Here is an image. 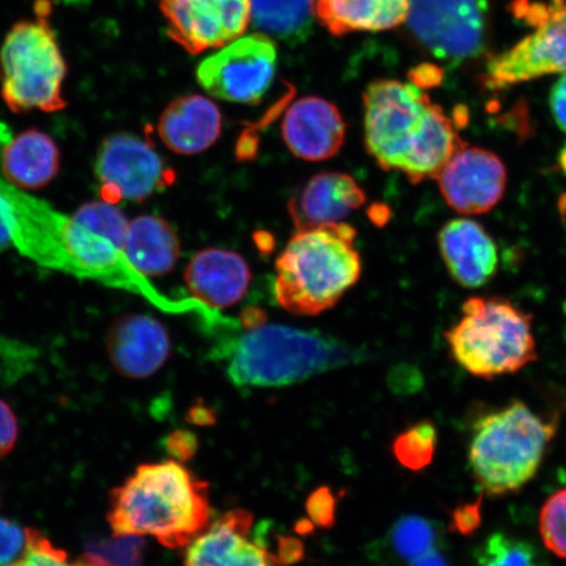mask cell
Returning <instances> with one entry per match:
<instances>
[{"mask_svg":"<svg viewBox=\"0 0 566 566\" xmlns=\"http://www.w3.org/2000/svg\"><path fill=\"white\" fill-rule=\"evenodd\" d=\"M0 217L9 229L12 244L35 264L125 290L142 296L163 313L193 314L208 332L228 322V317L195 298L174 300L160 293L132 265L123 248L84 228L74 217L20 192L3 179H0Z\"/></svg>","mask_w":566,"mask_h":566,"instance_id":"cell-1","label":"cell"},{"mask_svg":"<svg viewBox=\"0 0 566 566\" xmlns=\"http://www.w3.org/2000/svg\"><path fill=\"white\" fill-rule=\"evenodd\" d=\"M208 481L179 463L142 464L111 493L108 522L115 535H150L161 546H189L210 525Z\"/></svg>","mask_w":566,"mask_h":566,"instance_id":"cell-2","label":"cell"},{"mask_svg":"<svg viewBox=\"0 0 566 566\" xmlns=\"http://www.w3.org/2000/svg\"><path fill=\"white\" fill-rule=\"evenodd\" d=\"M216 357L239 388L282 387L314 375L364 363L366 354L334 337L287 325H260L221 339Z\"/></svg>","mask_w":566,"mask_h":566,"instance_id":"cell-3","label":"cell"},{"mask_svg":"<svg viewBox=\"0 0 566 566\" xmlns=\"http://www.w3.org/2000/svg\"><path fill=\"white\" fill-rule=\"evenodd\" d=\"M356 233L343 222L295 230L275 261L274 296L280 306L304 316L334 307L363 273Z\"/></svg>","mask_w":566,"mask_h":566,"instance_id":"cell-4","label":"cell"},{"mask_svg":"<svg viewBox=\"0 0 566 566\" xmlns=\"http://www.w3.org/2000/svg\"><path fill=\"white\" fill-rule=\"evenodd\" d=\"M557 430L525 402L513 400L473 424L469 462L473 478L486 494L518 492L539 471Z\"/></svg>","mask_w":566,"mask_h":566,"instance_id":"cell-5","label":"cell"},{"mask_svg":"<svg viewBox=\"0 0 566 566\" xmlns=\"http://www.w3.org/2000/svg\"><path fill=\"white\" fill-rule=\"evenodd\" d=\"M462 317L444 334L452 358L476 378L518 373L537 359L533 315L511 301L472 296Z\"/></svg>","mask_w":566,"mask_h":566,"instance_id":"cell-6","label":"cell"},{"mask_svg":"<svg viewBox=\"0 0 566 566\" xmlns=\"http://www.w3.org/2000/svg\"><path fill=\"white\" fill-rule=\"evenodd\" d=\"M45 2L34 20L20 21L0 51V95L12 112H59L65 108L66 62L48 21Z\"/></svg>","mask_w":566,"mask_h":566,"instance_id":"cell-7","label":"cell"},{"mask_svg":"<svg viewBox=\"0 0 566 566\" xmlns=\"http://www.w3.org/2000/svg\"><path fill=\"white\" fill-rule=\"evenodd\" d=\"M512 11L534 32L509 51L491 56L484 70V87L501 91L537 77L566 74V7L515 0Z\"/></svg>","mask_w":566,"mask_h":566,"instance_id":"cell-8","label":"cell"},{"mask_svg":"<svg viewBox=\"0 0 566 566\" xmlns=\"http://www.w3.org/2000/svg\"><path fill=\"white\" fill-rule=\"evenodd\" d=\"M433 105L427 92L413 83L379 80L364 95L367 153L385 171H399L420 137Z\"/></svg>","mask_w":566,"mask_h":566,"instance_id":"cell-9","label":"cell"},{"mask_svg":"<svg viewBox=\"0 0 566 566\" xmlns=\"http://www.w3.org/2000/svg\"><path fill=\"white\" fill-rule=\"evenodd\" d=\"M407 24L436 59L460 65L486 51L488 0H409Z\"/></svg>","mask_w":566,"mask_h":566,"instance_id":"cell-10","label":"cell"},{"mask_svg":"<svg viewBox=\"0 0 566 566\" xmlns=\"http://www.w3.org/2000/svg\"><path fill=\"white\" fill-rule=\"evenodd\" d=\"M275 69L277 49L266 34L256 33L208 56L197 69V80L219 101L258 104L271 88Z\"/></svg>","mask_w":566,"mask_h":566,"instance_id":"cell-11","label":"cell"},{"mask_svg":"<svg viewBox=\"0 0 566 566\" xmlns=\"http://www.w3.org/2000/svg\"><path fill=\"white\" fill-rule=\"evenodd\" d=\"M95 175L103 201L115 205L145 201L175 181V172L154 147L129 133L103 140L96 153Z\"/></svg>","mask_w":566,"mask_h":566,"instance_id":"cell-12","label":"cell"},{"mask_svg":"<svg viewBox=\"0 0 566 566\" xmlns=\"http://www.w3.org/2000/svg\"><path fill=\"white\" fill-rule=\"evenodd\" d=\"M167 32L190 54L237 41L251 21L250 0H159Z\"/></svg>","mask_w":566,"mask_h":566,"instance_id":"cell-13","label":"cell"},{"mask_svg":"<svg viewBox=\"0 0 566 566\" xmlns=\"http://www.w3.org/2000/svg\"><path fill=\"white\" fill-rule=\"evenodd\" d=\"M437 180L451 209L464 216H480L497 207L504 197L507 171L497 154L465 145Z\"/></svg>","mask_w":566,"mask_h":566,"instance_id":"cell-14","label":"cell"},{"mask_svg":"<svg viewBox=\"0 0 566 566\" xmlns=\"http://www.w3.org/2000/svg\"><path fill=\"white\" fill-rule=\"evenodd\" d=\"M106 352L124 377L144 379L166 364L171 338L165 325L150 315H124L117 318L106 336Z\"/></svg>","mask_w":566,"mask_h":566,"instance_id":"cell-15","label":"cell"},{"mask_svg":"<svg viewBox=\"0 0 566 566\" xmlns=\"http://www.w3.org/2000/svg\"><path fill=\"white\" fill-rule=\"evenodd\" d=\"M252 523L244 509L223 514L189 544L186 566H281L263 543L248 539Z\"/></svg>","mask_w":566,"mask_h":566,"instance_id":"cell-16","label":"cell"},{"mask_svg":"<svg viewBox=\"0 0 566 566\" xmlns=\"http://www.w3.org/2000/svg\"><path fill=\"white\" fill-rule=\"evenodd\" d=\"M282 137L296 158L324 161L342 150L346 125L337 106L322 97L295 102L283 117Z\"/></svg>","mask_w":566,"mask_h":566,"instance_id":"cell-17","label":"cell"},{"mask_svg":"<svg viewBox=\"0 0 566 566\" xmlns=\"http://www.w3.org/2000/svg\"><path fill=\"white\" fill-rule=\"evenodd\" d=\"M441 256L460 286L486 285L499 269V251L488 231L471 219H454L438 233Z\"/></svg>","mask_w":566,"mask_h":566,"instance_id":"cell-18","label":"cell"},{"mask_svg":"<svg viewBox=\"0 0 566 566\" xmlns=\"http://www.w3.org/2000/svg\"><path fill=\"white\" fill-rule=\"evenodd\" d=\"M184 279L192 298L218 310L235 306L244 298L252 272L239 253L208 248L190 260Z\"/></svg>","mask_w":566,"mask_h":566,"instance_id":"cell-19","label":"cell"},{"mask_svg":"<svg viewBox=\"0 0 566 566\" xmlns=\"http://www.w3.org/2000/svg\"><path fill=\"white\" fill-rule=\"evenodd\" d=\"M366 201L364 189L350 175L318 174L289 202L295 230L342 222Z\"/></svg>","mask_w":566,"mask_h":566,"instance_id":"cell-20","label":"cell"},{"mask_svg":"<svg viewBox=\"0 0 566 566\" xmlns=\"http://www.w3.org/2000/svg\"><path fill=\"white\" fill-rule=\"evenodd\" d=\"M222 127V112L216 103L202 95H188L176 98L161 113L158 134L169 150L190 157L214 145Z\"/></svg>","mask_w":566,"mask_h":566,"instance_id":"cell-21","label":"cell"},{"mask_svg":"<svg viewBox=\"0 0 566 566\" xmlns=\"http://www.w3.org/2000/svg\"><path fill=\"white\" fill-rule=\"evenodd\" d=\"M2 147L0 171L18 189L44 188L59 175L61 154L45 133L27 130L11 137Z\"/></svg>","mask_w":566,"mask_h":566,"instance_id":"cell-22","label":"cell"},{"mask_svg":"<svg viewBox=\"0 0 566 566\" xmlns=\"http://www.w3.org/2000/svg\"><path fill=\"white\" fill-rule=\"evenodd\" d=\"M314 15L336 38L405 24L409 0H313Z\"/></svg>","mask_w":566,"mask_h":566,"instance_id":"cell-23","label":"cell"},{"mask_svg":"<svg viewBox=\"0 0 566 566\" xmlns=\"http://www.w3.org/2000/svg\"><path fill=\"white\" fill-rule=\"evenodd\" d=\"M458 127L442 106L433 103L420 137L410 148L400 172L413 184L438 179L450 159L467 145L460 138Z\"/></svg>","mask_w":566,"mask_h":566,"instance_id":"cell-24","label":"cell"},{"mask_svg":"<svg viewBox=\"0 0 566 566\" xmlns=\"http://www.w3.org/2000/svg\"><path fill=\"white\" fill-rule=\"evenodd\" d=\"M124 253L145 277H157L175 268L180 258V240L166 219L142 216L127 224Z\"/></svg>","mask_w":566,"mask_h":566,"instance_id":"cell-25","label":"cell"},{"mask_svg":"<svg viewBox=\"0 0 566 566\" xmlns=\"http://www.w3.org/2000/svg\"><path fill=\"white\" fill-rule=\"evenodd\" d=\"M254 27L289 45L306 41L313 28V0H250Z\"/></svg>","mask_w":566,"mask_h":566,"instance_id":"cell-26","label":"cell"},{"mask_svg":"<svg viewBox=\"0 0 566 566\" xmlns=\"http://www.w3.org/2000/svg\"><path fill=\"white\" fill-rule=\"evenodd\" d=\"M387 543L396 557L410 563L437 548L438 530L424 516L406 515L389 530Z\"/></svg>","mask_w":566,"mask_h":566,"instance_id":"cell-27","label":"cell"},{"mask_svg":"<svg viewBox=\"0 0 566 566\" xmlns=\"http://www.w3.org/2000/svg\"><path fill=\"white\" fill-rule=\"evenodd\" d=\"M475 556V566H548L533 543L504 533L488 537Z\"/></svg>","mask_w":566,"mask_h":566,"instance_id":"cell-28","label":"cell"},{"mask_svg":"<svg viewBox=\"0 0 566 566\" xmlns=\"http://www.w3.org/2000/svg\"><path fill=\"white\" fill-rule=\"evenodd\" d=\"M438 431L431 421H421L395 438L392 452L401 465L410 471H421L433 462Z\"/></svg>","mask_w":566,"mask_h":566,"instance_id":"cell-29","label":"cell"},{"mask_svg":"<svg viewBox=\"0 0 566 566\" xmlns=\"http://www.w3.org/2000/svg\"><path fill=\"white\" fill-rule=\"evenodd\" d=\"M146 542L138 535H115L90 544L84 563L91 566H144Z\"/></svg>","mask_w":566,"mask_h":566,"instance_id":"cell-30","label":"cell"},{"mask_svg":"<svg viewBox=\"0 0 566 566\" xmlns=\"http://www.w3.org/2000/svg\"><path fill=\"white\" fill-rule=\"evenodd\" d=\"M84 228L94 231L97 235L111 240L124 251V239L127 230L126 217L115 203L95 201L83 205L73 216Z\"/></svg>","mask_w":566,"mask_h":566,"instance_id":"cell-31","label":"cell"},{"mask_svg":"<svg viewBox=\"0 0 566 566\" xmlns=\"http://www.w3.org/2000/svg\"><path fill=\"white\" fill-rule=\"evenodd\" d=\"M539 530L544 546L552 554L566 558V488L552 494L543 505Z\"/></svg>","mask_w":566,"mask_h":566,"instance_id":"cell-32","label":"cell"},{"mask_svg":"<svg viewBox=\"0 0 566 566\" xmlns=\"http://www.w3.org/2000/svg\"><path fill=\"white\" fill-rule=\"evenodd\" d=\"M40 533L0 518V566H17L30 554Z\"/></svg>","mask_w":566,"mask_h":566,"instance_id":"cell-33","label":"cell"},{"mask_svg":"<svg viewBox=\"0 0 566 566\" xmlns=\"http://www.w3.org/2000/svg\"><path fill=\"white\" fill-rule=\"evenodd\" d=\"M336 497L328 486H321L306 502V511L311 522L322 528L334 527L336 522Z\"/></svg>","mask_w":566,"mask_h":566,"instance_id":"cell-34","label":"cell"},{"mask_svg":"<svg viewBox=\"0 0 566 566\" xmlns=\"http://www.w3.org/2000/svg\"><path fill=\"white\" fill-rule=\"evenodd\" d=\"M17 566H91L86 563L71 565L65 552L52 546L45 536L39 534L30 554Z\"/></svg>","mask_w":566,"mask_h":566,"instance_id":"cell-35","label":"cell"},{"mask_svg":"<svg viewBox=\"0 0 566 566\" xmlns=\"http://www.w3.org/2000/svg\"><path fill=\"white\" fill-rule=\"evenodd\" d=\"M198 437L190 430H175L165 441V448L169 455L179 460V462H188L198 451Z\"/></svg>","mask_w":566,"mask_h":566,"instance_id":"cell-36","label":"cell"},{"mask_svg":"<svg viewBox=\"0 0 566 566\" xmlns=\"http://www.w3.org/2000/svg\"><path fill=\"white\" fill-rule=\"evenodd\" d=\"M19 427L15 415L7 402L0 400V459L13 449L18 441Z\"/></svg>","mask_w":566,"mask_h":566,"instance_id":"cell-37","label":"cell"},{"mask_svg":"<svg viewBox=\"0 0 566 566\" xmlns=\"http://www.w3.org/2000/svg\"><path fill=\"white\" fill-rule=\"evenodd\" d=\"M549 108L558 127L566 134V74L549 92Z\"/></svg>","mask_w":566,"mask_h":566,"instance_id":"cell-38","label":"cell"},{"mask_svg":"<svg viewBox=\"0 0 566 566\" xmlns=\"http://www.w3.org/2000/svg\"><path fill=\"white\" fill-rule=\"evenodd\" d=\"M277 562L281 566H292L304 557V544L294 536H280Z\"/></svg>","mask_w":566,"mask_h":566,"instance_id":"cell-39","label":"cell"},{"mask_svg":"<svg viewBox=\"0 0 566 566\" xmlns=\"http://www.w3.org/2000/svg\"><path fill=\"white\" fill-rule=\"evenodd\" d=\"M481 522L480 501L476 504L464 505L454 513V527L460 534L473 533Z\"/></svg>","mask_w":566,"mask_h":566,"instance_id":"cell-40","label":"cell"},{"mask_svg":"<svg viewBox=\"0 0 566 566\" xmlns=\"http://www.w3.org/2000/svg\"><path fill=\"white\" fill-rule=\"evenodd\" d=\"M442 80V71L436 66H419L410 73V83L423 88L434 87Z\"/></svg>","mask_w":566,"mask_h":566,"instance_id":"cell-41","label":"cell"},{"mask_svg":"<svg viewBox=\"0 0 566 566\" xmlns=\"http://www.w3.org/2000/svg\"><path fill=\"white\" fill-rule=\"evenodd\" d=\"M187 421L197 427H210L217 422V413L203 405V401H197L195 406L190 407L187 413Z\"/></svg>","mask_w":566,"mask_h":566,"instance_id":"cell-42","label":"cell"},{"mask_svg":"<svg viewBox=\"0 0 566 566\" xmlns=\"http://www.w3.org/2000/svg\"><path fill=\"white\" fill-rule=\"evenodd\" d=\"M409 566H450L449 562L446 560V557L441 554L440 551L431 549L428 554H424L420 557L415 558L413 562H410Z\"/></svg>","mask_w":566,"mask_h":566,"instance_id":"cell-43","label":"cell"},{"mask_svg":"<svg viewBox=\"0 0 566 566\" xmlns=\"http://www.w3.org/2000/svg\"><path fill=\"white\" fill-rule=\"evenodd\" d=\"M240 324H242V328L245 331L260 327V325L265 324V316L263 311L258 308H250L245 311L242 316V321H240Z\"/></svg>","mask_w":566,"mask_h":566,"instance_id":"cell-44","label":"cell"},{"mask_svg":"<svg viewBox=\"0 0 566 566\" xmlns=\"http://www.w3.org/2000/svg\"><path fill=\"white\" fill-rule=\"evenodd\" d=\"M10 244H12V240L10 237L9 229H7V226L2 217H0V251L6 250V248L9 247Z\"/></svg>","mask_w":566,"mask_h":566,"instance_id":"cell-45","label":"cell"},{"mask_svg":"<svg viewBox=\"0 0 566 566\" xmlns=\"http://www.w3.org/2000/svg\"><path fill=\"white\" fill-rule=\"evenodd\" d=\"M314 523L313 522H308V521H300L298 522V525H296V531H298V533L301 535H306V534H310L311 531L314 530Z\"/></svg>","mask_w":566,"mask_h":566,"instance_id":"cell-46","label":"cell"},{"mask_svg":"<svg viewBox=\"0 0 566 566\" xmlns=\"http://www.w3.org/2000/svg\"><path fill=\"white\" fill-rule=\"evenodd\" d=\"M10 134L9 130H7V127L2 124H0V145L6 144L7 140H9Z\"/></svg>","mask_w":566,"mask_h":566,"instance_id":"cell-47","label":"cell"},{"mask_svg":"<svg viewBox=\"0 0 566 566\" xmlns=\"http://www.w3.org/2000/svg\"><path fill=\"white\" fill-rule=\"evenodd\" d=\"M560 163H562V167L564 168V171L566 172V147L564 148V150L560 155Z\"/></svg>","mask_w":566,"mask_h":566,"instance_id":"cell-48","label":"cell"},{"mask_svg":"<svg viewBox=\"0 0 566 566\" xmlns=\"http://www.w3.org/2000/svg\"><path fill=\"white\" fill-rule=\"evenodd\" d=\"M551 2L566 7V0H551Z\"/></svg>","mask_w":566,"mask_h":566,"instance_id":"cell-49","label":"cell"}]
</instances>
